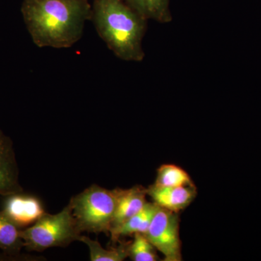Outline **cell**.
Returning a JSON list of instances; mask_svg holds the SVG:
<instances>
[{"label":"cell","mask_w":261,"mask_h":261,"mask_svg":"<svg viewBox=\"0 0 261 261\" xmlns=\"http://www.w3.org/2000/svg\"><path fill=\"white\" fill-rule=\"evenodd\" d=\"M20 230L3 211H0V249L3 257L18 258L20 256L24 247Z\"/></svg>","instance_id":"obj_10"},{"label":"cell","mask_w":261,"mask_h":261,"mask_svg":"<svg viewBox=\"0 0 261 261\" xmlns=\"http://www.w3.org/2000/svg\"><path fill=\"white\" fill-rule=\"evenodd\" d=\"M154 185L161 187H181L195 184L183 168L174 164H163L158 169Z\"/></svg>","instance_id":"obj_14"},{"label":"cell","mask_w":261,"mask_h":261,"mask_svg":"<svg viewBox=\"0 0 261 261\" xmlns=\"http://www.w3.org/2000/svg\"><path fill=\"white\" fill-rule=\"evenodd\" d=\"M159 206L154 202H147L145 207L138 214L132 216L121 226L111 230V240L116 242L121 237L135 234L137 233H145L148 229L154 213Z\"/></svg>","instance_id":"obj_11"},{"label":"cell","mask_w":261,"mask_h":261,"mask_svg":"<svg viewBox=\"0 0 261 261\" xmlns=\"http://www.w3.org/2000/svg\"><path fill=\"white\" fill-rule=\"evenodd\" d=\"M22 192L13 141L0 129V195L6 197Z\"/></svg>","instance_id":"obj_7"},{"label":"cell","mask_w":261,"mask_h":261,"mask_svg":"<svg viewBox=\"0 0 261 261\" xmlns=\"http://www.w3.org/2000/svg\"><path fill=\"white\" fill-rule=\"evenodd\" d=\"M147 194L159 207L178 213L188 207L197 195L195 185L181 187H161L152 185Z\"/></svg>","instance_id":"obj_8"},{"label":"cell","mask_w":261,"mask_h":261,"mask_svg":"<svg viewBox=\"0 0 261 261\" xmlns=\"http://www.w3.org/2000/svg\"><path fill=\"white\" fill-rule=\"evenodd\" d=\"M92 8L97 34L115 56L124 61H143L142 40L148 20L124 0H94Z\"/></svg>","instance_id":"obj_2"},{"label":"cell","mask_w":261,"mask_h":261,"mask_svg":"<svg viewBox=\"0 0 261 261\" xmlns=\"http://www.w3.org/2000/svg\"><path fill=\"white\" fill-rule=\"evenodd\" d=\"M3 212L20 229L32 226L46 214L42 201L23 192L6 196Z\"/></svg>","instance_id":"obj_6"},{"label":"cell","mask_w":261,"mask_h":261,"mask_svg":"<svg viewBox=\"0 0 261 261\" xmlns=\"http://www.w3.org/2000/svg\"><path fill=\"white\" fill-rule=\"evenodd\" d=\"M118 189L93 185L70 199L69 205L81 231L109 233L118 205Z\"/></svg>","instance_id":"obj_3"},{"label":"cell","mask_w":261,"mask_h":261,"mask_svg":"<svg viewBox=\"0 0 261 261\" xmlns=\"http://www.w3.org/2000/svg\"><path fill=\"white\" fill-rule=\"evenodd\" d=\"M128 6L146 20L160 23H168L172 20L170 10V0H124Z\"/></svg>","instance_id":"obj_12"},{"label":"cell","mask_w":261,"mask_h":261,"mask_svg":"<svg viewBox=\"0 0 261 261\" xmlns=\"http://www.w3.org/2000/svg\"><path fill=\"white\" fill-rule=\"evenodd\" d=\"M135 238L130 242L128 257L134 261H155L159 256L155 247L151 244L143 233H135Z\"/></svg>","instance_id":"obj_15"},{"label":"cell","mask_w":261,"mask_h":261,"mask_svg":"<svg viewBox=\"0 0 261 261\" xmlns=\"http://www.w3.org/2000/svg\"><path fill=\"white\" fill-rule=\"evenodd\" d=\"M78 241L88 246L92 261H123L128 257L130 242L121 243L119 246L107 250L103 248L97 241L83 235H81Z\"/></svg>","instance_id":"obj_13"},{"label":"cell","mask_w":261,"mask_h":261,"mask_svg":"<svg viewBox=\"0 0 261 261\" xmlns=\"http://www.w3.org/2000/svg\"><path fill=\"white\" fill-rule=\"evenodd\" d=\"M21 13L37 47L61 49L80 40L92 8L89 0H23Z\"/></svg>","instance_id":"obj_1"},{"label":"cell","mask_w":261,"mask_h":261,"mask_svg":"<svg viewBox=\"0 0 261 261\" xmlns=\"http://www.w3.org/2000/svg\"><path fill=\"white\" fill-rule=\"evenodd\" d=\"M69 204L57 214L46 213L35 224L20 230L24 247L42 252L56 247H66L82 235Z\"/></svg>","instance_id":"obj_4"},{"label":"cell","mask_w":261,"mask_h":261,"mask_svg":"<svg viewBox=\"0 0 261 261\" xmlns=\"http://www.w3.org/2000/svg\"><path fill=\"white\" fill-rule=\"evenodd\" d=\"M159 206V205H158ZM178 213L158 207L144 235L164 255L165 261H181V243Z\"/></svg>","instance_id":"obj_5"},{"label":"cell","mask_w":261,"mask_h":261,"mask_svg":"<svg viewBox=\"0 0 261 261\" xmlns=\"http://www.w3.org/2000/svg\"><path fill=\"white\" fill-rule=\"evenodd\" d=\"M118 189V205L111 230L118 227L138 214L148 202L146 199L147 189L144 187L135 186L128 190Z\"/></svg>","instance_id":"obj_9"}]
</instances>
